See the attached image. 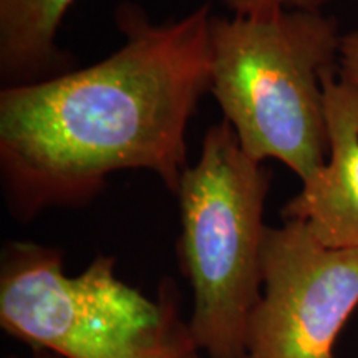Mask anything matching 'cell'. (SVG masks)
<instances>
[{"label": "cell", "mask_w": 358, "mask_h": 358, "mask_svg": "<svg viewBox=\"0 0 358 358\" xmlns=\"http://www.w3.org/2000/svg\"><path fill=\"white\" fill-rule=\"evenodd\" d=\"M211 3L153 24L123 3L124 35L82 70L0 92V176L7 209L27 224L52 208H82L111 174L155 173L176 194L186 129L211 90Z\"/></svg>", "instance_id": "cell-1"}, {"label": "cell", "mask_w": 358, "mask_h": 358, "mask_svg": "<svg viewBox=\"0 0 358 358\" xmlns=\"http://www.w3.org/2000/svg\"><path fill=\"white\" fill-rule=\"evenodd\" d=\"M342 34L322 12L213 17L211 90L244 153L307 181L329 155L324 77Z\"/></svg>", "instance_id": "cell-2"}, {"label": "cell", "mask_w": 358, "mask_h": 358, "mask_svg": "<svg viewBox=\"0 0 358 358\" xmlns=\"http://www.w3.org/2000/svg\"><path fill=\"white\" fill-rule=\"evenodd\" d=\"M0 325L58 358L201 357L171 279L151 299L120 279L115 257L100 254L69 275L60 249L35 243L3 248Z\"/></svg>", "instance_id": "cell-3"}, {"label": "cell", "mask_w": 358, "mask_h": 358, "mask_svg": "<svg viewBox=\"0 0 358 358\" xmlns=\"http://www.w3.org/2000/svg\"><path fill=\"white\" fill-rule=\"evenodd\" d=\"M272 173L244 153L226 120L203 138L182 174L178 261L189 282V329L208 358H244L245 329L261 297L264 208Z\"/></svg>", "instance_id": "cell-4"}, {"label": "cell", "mask_w": 358, "mask_h": 358, "mask_svg": "<svg viewBox=\"0 0 358 358\" xmlns=\"http://www.w3.org/2000/svg\"><path fill=\"white\" fill-rule=\"evenodd\" d=\"M261 277L244 358H335L358 307V250L329 248L303 222L284 221L267 226Z\"/></svg>", "instance_id": "cell-5"}, {"label": "cell", "mask_w": 358, "mask_h": 358, "mask_svg": "<svg viewBox=\"0 0 358 358\" xmlns=\"http://www.w3.org/2000/svg\"><path fill=\"white\" fill-rule=\"evenodd\" d=\"M329 155L325 164L282 208L284 221H301L322 244L358 250V88L338 71L324 77Z\"/></svg>", "instance_id": "cell-6"}, {"label": "cell", "mask_w": 358, "mask_h": 358, "mask_svg": "<svg viewBox=\"0 0 358 358\" xmlns=\"http://www.w3.org/2000/svg\"><path fill=\"white\" fill-rule=\"evenodd\" d=\"M77 0H0V78L3 87L42 82L75 70L57 45L65 13Z\"/></svg>", "instance_id": "cell-7"}, {"label": "cell", "mask_w": 358, "mask_h": 358, "mask_svg": "<svg viewBox=\"0 0 358 358\" xmlns=\"http://www.w3.org/2000/svg\"><path fill=\"white\" fill-rule=\"evenodd\" d=\"M232 15H264L279 10L322 12L329 0H221Z\"/></svg>", "instance_id": "cell-8"}, {"label": "cell", "mask_w": 358, "mask_h": 358, "mask_svg": "<svg viewBox=\"0 0 358 358\" xmlns=\"http://www.w3.org/2000/svg\"><path fill=\"white\" fill-rule=\"evenodd\" d=\"M338 75L358 88V30L342 35L338 50Z\"/></svg>", "instance_id": "cell-9"}, {"label": "cell", "mask_w": 358, "mask_h": 358, "mask_svg": "<svg viewBox=\"0 0 358 358\" xmlns=\"http://www.w3.org/2000/svg\"><path fill=\"white\" fill-rule=\"evenodd\" d=\"M8 358H19V357H8ZM29 358H58L55 355H52V353H47V352H37V350H32V355Z\"/></svg>", "instance_id": "cell-10"}]
</instances>
